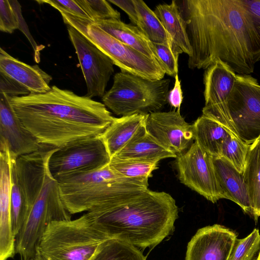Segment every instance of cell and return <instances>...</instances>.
<instances>
[{"label":"cell","instance_id":"cell-36","mask_svg":"<svg viewBox=\"0 0 260 260\" xmlns=\"http://www.w3.org/2000/svg\"><path fill=\"white\" fill-rule=\"evenodd\" d=\"M0 92L11 98L30 94L26 87L2 70H0Z\"/></svg>","mask_w":260,"mask_h":260},{"label":"cell","instance_id":"cell-41","mask_svg":"<svg viewBox=\"0 0 260 260\" xmlns=\"http://www.w3.org/2000/svg\"><path fill=\"white\" fill-rule=\"evenodd\" d=\"M256 260H260V250L259 251V252H258V255L257 256Z\"/></svg>","mask_w":260,"mask_h":260},{"label":"cell","instance_id":"cell-22","mask_svg":"<svg viewBox=\"0 0 260 260\" xmlns=\"http://www.w3.org/2000/svg\"><path fill=\"white\" fill-rule=\"evenodd\" d=\"M192 125L194 142L213 157H220L223 144L226 138L233 133L217 122L203 115L199 117Z\"/></svg>","mask_w":260,"mask_h":260},{"label":"cell","instance_id":"cell-19","mask_svg":"<svg viewBox=\"0 0 260 260\" xmlns=\"http://www.w3.org/2000/svg\"><path fill=\"white\" fill-rule=\"evenodd\" d=\"M218 183L226 197L238 205L246 213L252 215V208L243 174L222 157H213Z\"/></svg>","mask_w":260,"mask_h":260},{"label":"cell","instance_id":"cell-38","mask_svg":"<svg viewBox=\"0 0 260 260\" xmlns=\"http://www.w3.org/2000/svg\"><path fill=\"white\" fill-rule=\"evenodd\" d=\"M174 86L173 89L169 91L167 101L169 104L178 110H180L181 105L183 100L182 91L181 89V82L179 80L178 75L175 77Z\"/></svg>","mask_w":260,"mask_h":260},{"label":"cell","instance_id":"cell-30","mask_svg":"<svg viewBox=\"0 0 260 260\" xmlns=\"http://www.w3.org/2000/svg\"><path fill=\"white\" fill-rule=\"evenodd\" d=\"M249 145L234 134L225 140L220 157L229 161L240 173L243 174Z\"/></svg>","mask_w":260,"mask_h":260},{"label":"cell","instance_id":"cell-26","mask_svg":"<svg viewBox=\"0 0 260 260\" xmlns=\"http://www.w3.org/2000/svg\"><path fill=\"white\" fill-rule=\"evenodd\" d=\"M252 208L256 222L260 217V137L249 145L243 172Z\"/></svg>","mask_w":260,"mask_h":260},{"label":"cell","instance_id":"cell-24","mask_svg":"<svg viewBox=\"0 0 260 260\" xmlns=\"http://www.w3.org/2000/svg\"><path fill=\"white\" fill-rule=\"evenodd\" d=\"M168 31L174 43L188 56L192 49L186 32V24L179 9L176 1L170 4L157 5L154 11Z\"/></svg>","mask_w":260,"mask_h":260},{"label":"cell","instance_id":"cell-5","mask_svg":"<svg viewBox=\"0 0 260 260\" xmlns=\"http://www.w3.org/2000/svg\"><path fill=\"white\" fill-rule=\"evenodd\" d=\"M110 239L86 213L75 219L51 222L36 256L40 260H94Z\"/></svg>","mask_w":260,"mask_h":260},{"label":"cell","instance_id":"cell-7","mask_svg":"<svg viewBox=\"0 0 260 260\" xmlns=\"http://www.w3.org/2000/svg\"><path fill=\"white\" fill-rule=\"evenodd\" d=\"M170 84L169 79L150 80L120 72L114 75L113 85L102 101L117 115H147L166 104Z\"/></svg>","mask_w":260,"mask_h":260},{"label":"cell","instance_id":"cell-12","mask_svg":"<svg viewBox=\"0 0 260 260\" xmlns=\"http://www.w3.org/2000/svg\"><path fill=\"white\" fill-rule=\"evenodd\" d=\"M237 75L230 66L220 60L206 69L204 75L205 105L202 115L217 122L238 137L228 104Z\"/></svg>","mask_w":260,"mask_h":260},{"label":"cell","instance_id":"cell-40","mask_svg":"<svg viewBox=\"0 0 260 260\" xmlns=\"http://www.w3.org/2000/svg\"><path fill=\"white\" fill-rule=\"evenodd\" d=\"M256 25L260 28V0H242Z\"/></svg>","mask_w":260,"mask_h":260},{"label":"cell","instance_id":"cell-18","mask_svg":"<svg viewBox=\"0 0 260 260\" xmlns=\"http://www.w3.org/2000/svg\"><path fill=\"white\" fill-rule=\"evenodd\" d=\"M0 70L26 87L30 93H43L50 90L52 77L38 65L30 66L11 56L0 48Z\"/></svg>","mask_w":260,"mask_h":260},{"label":"cell","instance_id":"cell-42","mask_svg":"<svg viewBox=\"0 0 260 260\" xmlns=\"http://www.w3.org/2000/svg\"><path fill=\"white\" fill-rule=\"evenodd\" d=\"M28 260H40V259L39 258H38L37 257L35 256V257H34L32 258H31V259H29Z\"/></svg>","mask_w":260,"mask_h":260},{"label":"cell","instance_id":"cell-6","mask_svg":"<svg viewBox=\"0 0 260 260\" xmlns=\"http://www.w3.org/2000/svg\"><path fill=\"white\" fill-rule=\"evenodd\" d=\"M63 203L71 214L94 207L132 192L148 188V183L125 178L109 166L57 180Z\"/></svg>","mask_w":260,"mask_h":260},{"label":"cell","instance_id":"cell-17","mask_svg":"<svg viewBox=\"0 0 260 260\" xmlns=\"http://www.w3.org/2000/svg\"><path fill=\"white\" fill-rule=\"evenodd\" d=\"M0 260H7L16 253L10 209L11 159L6 144L0 143Z\"/></svg>","mask_w":260,"mask_h":260},{"label":"cell","instance_id":"cell-21","mask_svg":"<svg viewBox=\"0 0 260 260\" xmlns=\"http://www.w3.org/2000/svg\"><path fill=\"white\" fill-rule=\"evenodd\" d=\"M176 157V154L165 149L151 137L145 126L112 158L159 162L164 158Z\"/></svg>","mask_w":260,"mask_h":260},{"label":"cell","instance_id":"cell-10","mask_svg":"<svg viewBox=\"0 0 260 260\" xmlns=\"http://www.w3.org/2000/svg\"><path fill=\"white\" fill-rule=\"evenodd\" d=\"M228 107L239 138L251 144L260 137V84L250 75H237Z\"/></svg>","mask_w":260,"mask_h":260},{"label":"cell","instance_id":"cell-4","mask_svg":"<svg viewBox=\"0 0 260 260\" xmlns=\"http://www.w3.org/2000/svg\"><path fill=\"white\" fill-rule=\"evenodd\" d=\"M49 160H38L20 173L29 207L26 220L16 237L15 251L23 260L36 256L39 242L51 222L71 219L62 201L58 182L50 171Z\"/></svg>","mask_w":260,"mask_h":260},{"label":"cell","instance_id":"cell-11","mask_svg":"<svg viewBox=\"0 0 260 260\" xmlns=\"http://www.w3.org/2000/svg\"><path fill=\"white\" fill-rule=\"evenodd\" d=\"M175 166L180 181L213 203L226 199L215 173L213 156L194 142L176 157Z\"/></svg>","mask_w":260,"mask_h":260},{"label":"cell","instance_id":"cell-29","mask_svg":"<svg viewBox=\"0 0 260 260\" xmlns=\"http://www.w3.org/2000/svg\"><path fill=\"white\" fill-rule=\"evenodd\" d=\"M94 260H146V257L134 245L117 239H110Z\"/></svg>","mask_w":260,"mask_h":260},{"label":"cell","instance_id":"cell-23","mask_svg":"<svg viewBox=\"0 0 260 260\" xmlns=\"http://www.w3.org/2000/svg\"><path fill=\"white\" fill-rule=\"evenodd\" d=\"M93 23L114 38L157 61L150 48V41L137 26L116 19L102 20Z\"/></svg>","mask_w":260,"mask_h":260},{"label":"cell","instance_id":"cell-15","mask_svg":"<svg viewBox=\"0 0 260 260\" xmlns=\"http://www.w3.org/2000/svg\"><path fill=\"white\" fill-rule=\"evenodd\" d=\"M237 236L218 224L201 228L188 243L185 260H229Z\"/></svg>","mask_w":260,"mask_h":260},{"label":"cell","instance_id":"cell-1","mask_svg":"<svg viewBox=\"0 0 260 260\" xmlns=\"http://www.w3.org/2000/svg\"><path fill=\"white\" fill-rule=\"evenodd\" d=\"M192 54L191 69H206L220 60L238 75L253 73L260 61V28L242 0L177 2Z\"/></svg>","mask_w":260,"mask_h":260},{"label":"cell","instance_id":"cell-9","mask_svg":"<svg viewBox=\"0 0 260 260\" xmlns=\"http://www.w3.org/2000/svg\"><path fill=\"white\" fill-rule=\"evenodd\" d=\"M111 160L101 136L79 139L57 148L49 160L53 177L66 176L94 171L109 165Z\"/></svg>","mask_w":260,"mask_h":260},{"label":"cell","instance_id":"cell-28","mask_svg":"<svg viewBox=\"0 0 260 260\" xmlns=\"http://www.w3.org/2000/svg\"><path fill=\"white\" fill-rule=\"evenodd\" d=\"M158 161L122 160L111 158L110 167L122 176L148 183L152 172L158 168Z\"/></svg>","mask_w":260,"mask_h":260},{"label":"cell","instance_id":"cell-8","mask_svg":"<svg viewBox=\"0 0 260 260\" xmlns=\"http://www.w3.org/2000/svg\"><path fill=\"white\" fill-rule=\"evenodd\" d=\"M63 22L75 28L107 55L121 72L150 80H161L166 74L159 63L123 43L93 22L60 13Z\"/></svg>","mask_w":260,"mask_h":260},{"label":"cell","instance_id":"cell-27","mask_svg":"<svg viewBox=\"0 0 260 260\" xmlns=\"http://www.w3.org/2000/svg\"><path fill=\"white\" fill-rule=\"evenodd\" d=\"M11 188V218L13 234L16 237L26 220L29 207L21 182L12 163Z\"/></svg>","mask_w":260,"mask_h":260},{"label":"cell","instance_id":"cell-32","mask_svg":"<svg viewBox=\"0 0 260 260\" xmlns=\"http://www.w3.org/2000/svg\"><path fill=\"white\" fill-rule=\"evenodd\" d=\"M93 22L102 20H120V14L105 0H78Z\"/></svg>","mask_w":260,"mask_h":260},{"label":"cell","instance_id":"cell-33","mask_svg":"<svg viewBox=\"0 0 260 260\" xmlns=\"http://www.w3.org/2000/svg\"><path fill=\"white\" fill-rule=\"evenodd\" d=\"M150 46L157 61L166 74L175 77L178 72V59L180 54L164 44L150 41Z\"/></svg>","mask_w":260,"mask_h":260},{"label":"cell","instance_id":"cell-16","mask_svg":"<svg viewBox=\"0 0 260 260\" xmlns=\"http://www.w3.org/2000/svg\"><path fill=\"white\" fill-rule=\"evenodd\" d=\"M0 143L7 145L16 158L38 151L41 144L16 114L10 97L0 92Z\"/></svg>","mask_w":260,"mask_h":260},{"label":"cell","instance_id":"cell-2","mask_svg":"<svg viewBox=\"0 0 260 260\" xmlns=\"http://www.w3.org/2000/svg\"><path fill=\"white\" fill-rule=\"evenodd\" d=\"M10 100L39 143L56 148L101 136L115 118L103 103L55 85L45 93L10 97Z\"/></svg>","mask_w":260,"mask_h":260},{"label":"cell","instance_id":"cell-25","mask_svg":"<svg viewBox=\"0 0 260 260\" xmlns=\"http://www.w3.org/2000/svg\"><path fill=\"white\" fill-rule=\"evenodd\" d=\"M137 13V26L151 42L165 45L180 54L182 50L173 42L160 20L146 3L134 0Z\"/></svg>","mask_w":260,"mask_h":260},{"label":"cell","instance_id":"cell-37","mask_svg":"<svg viewBox=\"0 0 260 260\" xmlns=\"http://www.w3.org/2000/svg\"><path fill=\"white\" fill-rule=\"evenodd\" d=\"M9 2L12 7H13V8L14 9V10L16 12L17 15L18 16L19 21L18 29L21 30L28 38L30 43L33 46L35 52L36 53V56H37L39 53L38 47L35 43L34 40L31 36L28 29V28L27 27L26 24L22 17L21 11V6L19 3L16 1H9Z\"/></svg>","mask_w":260,"mask_h":260},{"label":"cell","instance_id":"cell-3","mask_svg":"<svg viewBox=\"0 0 260 260\" xmlns=\"http://www.w3.org/2000/svg\"><path fill=\"white\" fill-rule=\"evenodd\" d=\"M87 213L111 238L153 248L172 234L178 216L174 199L149 188L123 195Z\"/></svg>","mask_w":260,"mask_h":260},{"label":"cell","instance_id":"cell-39","mask_svg":"<svg viewBox=\"0 0 260 260\" xmlns=\"http://www.w3.org/2000/svg\"><path fill=\"white\" fill-rule=\"evenodd\" d=\"M108 2L114 4L124 11L131 22L137 25V13L134 0H109Z\"/></svg>","mask_w":260,"mask_h":260},{"label":"cell","instance_id":"cell-35","mask_svg":"<svg viewBox=\"0 0 260 260\" xmlns=\"http://www.w3.org/2000/svg\"><path fill=\"white\" fill-rule=\"evenodd\" d=\"M19 28V21L16 12L9 1H0V30L12 34Z\"/></svg>","mask_w":260,"mask_h":260},{"label":"cell","instance_id":"cell-13","mask_svg":"<svg viewBox=\"0 0 260 260\" xmlns=\"http://www.w3.org/2000/svg\"><path fill=\"white\" fill-rule=\"evenodd\" d=\"M69 37L77 55L85 80L86 96L103 97L114 73L112 60L88 39L72 27L68 26Z\"/></svg>","mask_w":260,"mask_h":260},{"label":"cell","instance_id":"cell-31","mask_svg":"<svg viewBox=\"0 0 260 260\" xmlns=\"http://www.w3.org/2000/svg\"><path fill=\"white\" fill-rule=\"evenodd\" d=\"M260 250V233L254 229L245 238L237 239L229 260H256Z\"/></svg>","mask_w":260,"mask_h":260},{"label":"cell","instance_id":"cell-34","mask_svg":"<svg viewBox=\"0 0 260 260\" xmlns=\"http://www.w3.org/2000/svg\"><path fill=\"white\" fill-rule=\"evenodd\" d=\"M39 3H47L60 13L70 14L79 18L92 21L90 17L84 10L78 0H43L37 1Z\"/></svg>","mask_w":260,"mask_h":260},{"label":"cell","instance_id":"cell-14","mask_svg":"<svg viewBox=\"0 0 260 260\" xmlns=\"http://www.w3.org/2000/svg\"><path fill=\"white\" fill-rule=\"evenodd\" d=\"M145 128L163 147L177 156L184 153L194 140L193 125L185 120L180 110L147 114Z\"/></svg>","mask_w":260,"mask_h":260},{"label":"cell","instance_id":"cell-20","mask_svg":"<svg viewBox=\"0 0 260 260\" xmlns=\"http://www.w3.org/2000/svg\"><path fill=\"white\" fill-rule=\"evenodd\" d=\"M147 115L115 118L101 135L111 158L144 129Z\"/></svg>","mask_w":260,"mask_h":260}]
</instances>
